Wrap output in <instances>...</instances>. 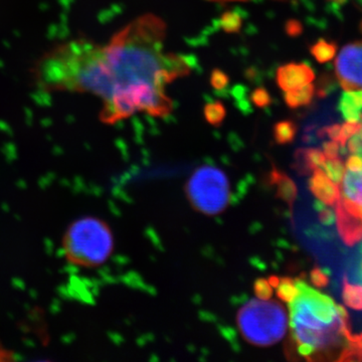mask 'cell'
<instances>
[{
    "mask_svg": "<svg viewBox=\"0 0 362 362\" xmlns=\"http://www.w3.org/2000/svg\"><path fill=\"white\" fill-rule=\"evenodd\" d=\"M343 300L350 308L362 310V286L354 285L346 277L343 280Z\"/></svg>",
    "mask_w": 362,
    "mask_h": 362,
    "instance_id": "5bb4252c",
    "label": "cell"
},
{
    "mask_svg": "<svg viewBox=\"0 0 362 362\" xmlns=\"http://www.w3.org/2000/svg\"><path fill=\"white\" fill-rule=\"evenodd\" d=\"M297 153L298 163H299L300 168L306 173L316 170L318 168L322 169L324 163L327 159L322 150L301 149Z\"/></svg>",
    "mask_w": 362,
    "mask_h": 362,
    "instance_id": "4fadbf2b",
    "label": "cell"
},
{
    "mask_svg": "<svg viewBox=\"0 0 362 362\" xmlns=\"http://www.w3.org/2000/svg\"><path fill=\"white\" fill-rule=\"evenodd\" d=\"M243 25L242 16L237 11H226L221 16L220 26L221 30L228 33H240Z\"/></svg>",
    "mask_w": 362,
    "mask_h": 362,
    "instance_id": "d6986e66",
    "label": "cell"
},
{
    "mask_svg": "<svg viewBox=\"0 0 362 362\" xmlns=\"http://www.w3.org/2000/svg\"><path fill=\"white\" fill-rule=\"evenodd\" d=\"M114 249L110 226L93 216L74 221L66 230L63 251L69 263L78 268H97L106 263Z\"/></svg>",
    "mask_w": 362,
    "mask_h": 362,
    "instance_id": "3957f363",
    "label": "cell"
},
{
    "mask_svg": "<svg viewBox=\"0 0 362 362\" xmlns=\"http://www.w3.org/2000/svg\"><path fill=\"white\" fill-rule=\"evenodd\" d=\"M274 175H275L278 180V192L281 197H282L286 202H288L290 206H292L297 195V189L294 183H293L292 180H289L287 176L281 175V173H277V171H274Z\"/></svg>",
    "mask_w": 362,
    "mask_h": 362,
    "instance_id": "e0dca14e",
    "label": "cell"
},
{
    "mask_svg": "<svg viewBox=\"0 0 362 362\" xmlns=\"http://www.w3.org/2000/svg\"><path fill=\"white\" fill-rule=\"evenodd\" d=\"M301 25L297 23V21H291L289 25H287V33H290V35H297L298 33H301Z\"/></svg>",
    "mask_w": 362,
    "mask_h": 362,
    "instance_id": "f1b7e54d",
    "label": "cell"
},
{
    "mask_svg": "<svg viewBox=\"0 0 362 362\" xmlns=\"http://www.w3.org/2000/svg\"><path fill=\"white\" fill-rule=\"evenodd\" d=\"M322 170L331 180L335 183L341 182L345 173V166L338 158H327L324 163Z\"/></svg>",
    "mask_w": 362,
    "mask_h": 362,
    "instance_id": "ffe728a7",
    "label": "cell"
},
{
    "mask_svg": "<svg viewBox=\"0 0 362 362\" xmlns=\"http://www.w3.org/2000/svg\"><path fill=\"white\" fill-rule=\"evenodd\" d=\"M339 143L337 141H331L324 143L323 153L325 154L326 158H338L340 148Z\"/></svg>",
    "mask_w": 362,
    "mask_h": 362,
    "instance_id": "4316f807",
    "label": "cell"
},
{
    "mask_svg": "<svg viewBox=\"0 0 362 362\" xmlns=\"http://www.w3.org/2000/svg\"><path fill=\"white\" fill-rule=\"evenodd\" d=\"M309 188L318 201L327 206H334L340 199L339 187L328 177L322 169L318 168L313 171V176L309 180Z\"/></svg>",
    "mask_w": 362,
    "mask_h": 362,
    "instance_id": "9c48e42d",
    "label": "cell"
},
{
    "mask_svg": "<svg viewBox=\"0 0 362 362\" xmlns=\"http://www.w3.org/2000/svg\"><path fill=\"white\" fill-rule=\"evenodd\" d=\"M335 73L345 90H362V40L343 47L335 59Z\"/></svg>",
    "mask_w": 362,
    "mask_h": 362,
    "instance_id": "8992f818",
    "label": "cell"
},
{
    "mask_svg": "<svg viewBox=\"0 0 362 362\" xmlns=\"http://www.w3.org/2000/svg\"><path fill=\"white\" fill-rule=\"evenodd\" d=\"M228 83H230V78H228L225 71L220 70V69H216V70L213 71L211 75V85L214 89H226L228 87Z\"/></svg>",
    "mask_w": 362,
    "mask_h": 362,
    "instance_id": "cb8c5ba5",
    "label": "cell"
},
{
    "mask_svg": "<svg viewBox=\"0 0 362 362\" xmlns=\"http://www.w3.org/2000/svg\"><path fill=\"white\" fill-rule=\"evenodd\" d=\"M230 183L221 169L204 165L188 178L185 195L194 211L204 216H218L230 202Z\"/></svg>",
    "mask_w": 362,
    "mask_h": 362,
    "instance_id": "5b68a950",
    "label": "cell"
},
{
    "mask_svg": "<svg viewBox=\"0 0 362 362\" xmlns=\"http://www.w3.org/2000/svg\"><path fill=\"white\" fill-rule=\"evenodd\" d=\"M345 168L349 169V170H362V157L358 156H350L349 158L347 159Z\"/></svg>",
    "mask_w": 362,
    "mask_h": 362,
    "instance_id": "83f0119b",
    "label": "cell"
},
{
    "mask_svg": "<svg viewBox=\"0 0 362 362\" xmlns=\"http://www.w3.org/2000/svg\"><path fill=\"white\" fill-rule=\"evenodd\" d=\"M297 134L296 124L292 121H281L274 126V139L280 145L288 144Z\"/></svg>",
    "mask_w": 362,
    "mask_h": 362,
    "instance_id": "9a60e30c",
    "label": "cell"
},
{
    "mask_svg": "<svg viewBox=\"0 0 362 362\" xmlns=\"http://www.w3.org/2000/svg\"><path fill=\"white\" fill-rule=\"evenodd\" d=\"M204 115L207 122L214 126V127H218V126L221 125V123L226 119V107L221 102L209 103L204 107Z\"/></svg>",
    "mask_w": 362,
    "mask_h": 362,
    "instance_id": "ac0fdd59",
    "label": "cell"
},
{
    "mask_svg": "<svg viewBox=\"0 0 362 362\" xmlns=\"http://www.w3.org/2000/svg\"><path fill=\"white\" fill-rule=\"evenodd\" d=\"M315 75L311 66L305 64H288L280 66L276 74V80L280 89L289 90L310 84Z\"/></svg>",
    "mask_w": 362,
    "mask_h": 362,
    "instance_id": "52a82bcc",
    "label": "cell"
},
{
    "mask_svg": "<svg viewBox=\"0 0 362 362\" xmlns=\"http://www.w3.org/2000/svg\"><path fill=\"white\" fill-rule=\"evenodd\" d=\"M311 281L317 287H326L329 283V272L316 268L311 272Z\"/></svg>",
    "mask_w": 362,
    "mask_h": 362,
    "instance_id": "484cf974",
    "label": "cell"
},
{
    "mask_svg": "<svg viewBox=\"0 0 362 362\" xmlns=\"http://www.w3.org/2000/svg\"><path fill=\"white\" fill-rule=\"evenodd\" d=\"M251 100L252 104L258 107V108H266V107H268L272 103L271 95L264 88H257L252 93Z\"/></svg>",
    "mask_w": 362,
    "mask_h": 362,
    "instance_id": "7402d4cb",
    "label": "cell"
},
{
    "mask_svg": "<svg viewBox=\"0 0 362 362\" xmlns=\"http://www.w3.org/2000/svg\"><path fill=\"white\" fill-rule=\"evenodd\" d=\"M165 33L161 18L146 14L106 45L84 39L61 42L45 61V80L54 92L99 97L103 109L129 102L148 87L165 90L190 71L185 59L164 54Z\"/></svg>",
    "mask_w": 362,
    "mask_h": 362,
    "instance_id": "6da1fadb",
    "label": "cell"
},
{
    "mask_svg": "<svg viewBox=\"0 0 362 362\" xmlns=\"http://www.w3.org/2000/svg\"><path fill=\"white\" fill-rule=\"evenodd\" d=\"M277 295L283 301L290 303L298 294L296 282L290 278H282L279 281L277 287Z\"/></svg>",
    "mask_w": 362,
    "mask_h": 362,
    "instance_id": "44dd1931",
    "label": "cell"
},
{
    "mask_svg": "<svg viewBox=\"0 0 362 362\" xmlns=\"http://www.w3.org/2000/svg\"><path fill=\"white\" fill-rule=\"evenodd\" d=\"M337 45L332 42H327L325 40H320L311 47V54L319 63H327L334 58L337 54Z\"/></svg>",
    "mask_w": 362,
    "mask_h": 362,
    "instance_id": "2e32d148",
    "label": "cell"
},
{
    "mask_svg": "<svg viewBox=\"0 0 362 362\" xmlns=\"http://www.w3.org/2000/svg\"><path fill=\"white\" fill-rule=\"evenodd\" d=\"M314 95H315V87L310 83L302 87L286 90L285 102L290 108H300L310 104Z\"/></svg>",
    "mask_w": 362,
    "mask_h": 362,
    "instance_id": "7c38bea8",
    "label": "cell"
},
{
    "mask_svg": "<svg viewBox=\"0 0 362 362\" xmlns=\"http://www.w3.org/2000/svg\"><path fill=\"white\" fill-rule=\"evenodd\" d=\"M314 206H315L317 211H318L319 218H320L323 225H332L333 221H334V214H333L332 211L324 206L323 202H321L320 201H316L314 202Z\"/></svg>",
    "mask_w": 362,
    "mask_h": 362,
    "instance_id": "d4e9b609",
    "label": "cell"
},
{
    "mask_svg": "<svg viewBox=\"0 0 362 362\" xmlns=\"http://www.w3.org/2000/svg\"><path fill=\"white\" fill-rule=\"evenodd\" d=\"M254 291L259 299L268 300L271 299L272 295H273V287L269 280L259 279L255 282Z\"/></svg>",
    "mask_w": 362,
    "mask_h": 362,
    "instance_id": "603a6c76",
    "label": "cell"
},
{
    "mask_svg": "<svg viewBox=\"0 0 362 362\" xmlns=\"http://www.w3.org/2000/svg\"><path fill=\"white\" fill-rule=\"evenodd\" d=\"M361 269H362V267H361Z\"/></svg>",
    "mask_w": 362,
    "mask_h": 362,
    "instance_id": "1f68e13d",
    "label": "cell"
},
{
    "mask_svg": "<svg viewBox=\"0 0 362 362\" xmlns=\"http://www.w3.org/2000/svg\"><path fill=\"white\" fill-rule=\"evenodd\" d=\"M216 1H247V0H216Z\"/></svg>",
    "mask_w": 362,
    "mask_h": 362,
    "instance_id": "4dcf8cb0",
    "label": "cell"
},
{
    "mask_svg": "<svg viewBox=\"0 0 362 362\" xmlns=\"http://www.w3.org/2000/svg\"><path fill=\"white\" fill-rule=\"evenodd\" d=\"M337 218L338 233L347 246H354L362 239V218L347 211L341 199L337 204Z\"/></svg>",
    "mask_w": 362,
    "mask_h": 362,
    "instance_id": "ba28073f",
    "label": "cell"
},
{
    "mask_svg": "<svg viewBox=\"0 0 362 362\" xmlns=\"http://www.w3.org/2000/svg\"><path fill=\"white\" fill-rule=\"evenodd\" d=\"M297 296L290 302V327L298 354L308 361H339L354 335L349 315L330 297L297 280Z\"/></svg>",
    "mask_w": 362,
    "mask_h": 362,
    "instance_id": "7a4b0ae2",
    "label": "cell"
},
{
    "mask_svg": "<svg viewBox=\"0 0 362 362\" xmlns=\"http://www.w3.org/2000/svg\"><path fill=\"white\" fill-rule=\"evenodd\" d=\"M342 190L344 199L362 206V170L347 169L344 173Z\"/></svg>",
    "mask_w": 362,
    "mask_h": 362,
    "instance_id": "8fae6325",
    "label": "cell"
},
{
    "mask_svg": "<svg viewBox=\"0 0 362 362\" xmlns=\"http://www.w3.org/2000/svg\"><path fill=\"white\" fill-rule=\"evenodd\" d=\"M338 109L345 120L351 122L362 121V90H346L340 98Z\"/></svg>",
    "mask_w": 362,
    "mask_h": 362,
    "instance_id": "30bf717a",
    "label": "cell"
},
{
    "mask_svg": "<svg viewBox=\"0 0 362 362\" xmlns=\"http://www.w3.org/2000/svg\"><path fill=\"white\" fill-rule=\"evenodd\" d=\"M8 351L4 346L0 345V361L8 358Z\"/></svg>",
    "mask_w": 362,
    "mask_h": 362,
    "instance_id": "f546056e",
    "label": "cell"
},
{
    "mask_svg": "<svg viewBox=\"0 0 362 362\" xmlns=\"http://www.w3.org/2000/svg\"><path fill=\"white\" fill-rule=\"evenodd\" d=\"M237 325L240 335L250 344L272 346L285 337L287 315L279 302L256 298L238 312Z\"/></svg>",
    "mask_w": 362,
    "mask_h": 362,
    "instance_id": "277c9868",
    "label": "cell"
}]
</instances>
